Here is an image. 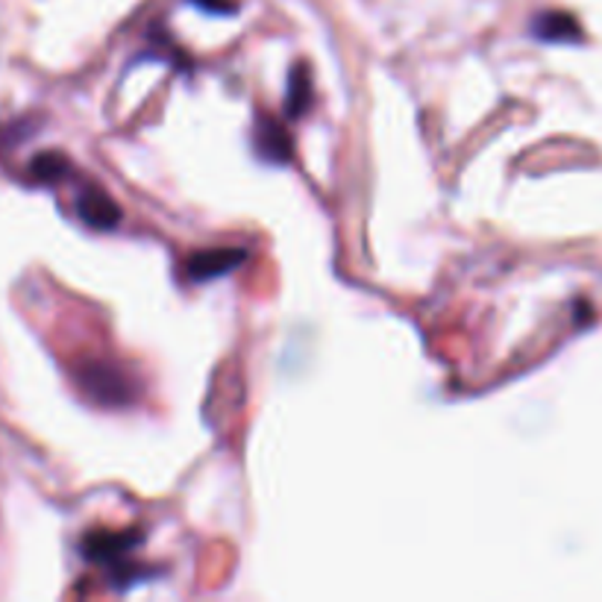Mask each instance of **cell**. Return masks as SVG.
I'll return each instance as SVG.
<instances>
[{
	"label": "cell",
	"instance_id": "6da1fadb",
	"mask_svg": "<svg viewBox=\"0 0 602 602\" xmlns=\"http://www.w3.org/2000/svg\"><path fill=\"white\" fill-rule=\"evenodd\" d=\"M245 250H229V247H218V250H204V253H195L186 262L188 280L204 282L215 280V277H224V273L236 271L238 264L245 262Z\"/></svg>",
	"mask_w": 602,
	"mask_h": 602
},
{
	"label": "cell",
	"instance_id": "7a4b0ae2",
	"mask_svg": "<svg viewBox=\"0 0 602 602\" xmlns=\"http://www.w3.org/2000/svg\"><path fill=\"white\" fill-rule=\"evenodd\" d=\"M76 212H80V218L94 229H112L121 221V209L115 206V200H112L110 195H103L101 188L94 186L80 195V200H76Z\"/></svg>",
	"mask_w": 602,
	"mask_h": 602
},
{
	"label": "cell",
	"instance_id": "3957f363",
	"mask_svg": "<svg viewBox=\"0 0 602 602\" xmlns=\"http://www.w3.org/2000/svg\"><path fill=\"white\" fill-rule=\"evenodd\" d=\"M138 534L129 532H112V534H92L89 541H85V559L92 561H112L121 559V556H127L129 547H136Z\"/></svg>",
	"mask_w": 602,
	"mask_h": 602
},
{
	"label": "cell",
	"instance_id": "277c9868",
	"mask_svg": "<svg viewBox=\"0 0 602 602\" xmlns=\"http://www.w3.org/2000/svg\"><path fill=\"white\" fill-rule=\"evenodd\" d=\"M256 147H259V153H262L264 159H273V162L291 159V138L286 136V129L271 118L259 121V129H256Z\"/></svg>",
	"mask_w": 602,
	"mask_h": 602
},
{
	"label": "cell",
	"instance_id": "5b68a950",
	"mask_svg": "<svg viewBox=\"0 0 602 602\" xmlns=\"http://www.w3.org/2000/svg\"><path fill=\"white\" fill-rule=\"evenodd\" d=\"M312 101V80H309V69L298 65L291 71V89H289V115H303Z\"/></svg>",
	"mask_w": 602,
	"mask_h": 602
},
{
	"label": "cell",
	"instance_id": "8992f818",
	"mask_svg": "<svg viewBox=\"0 0 602 602\" xmlns=\"http://www.w3.org/2000/svg\"><path fill=\"white\" fill-rule=\"evenodd\" d=\"M33 177L42 179V183H53V179H60L65 170H69V162L62 159L60 153H44L39 159L33 162Z\"/></svg>",
	"mask_w": 602,
	"mask_h": 602
},
{
	"label": "cell",
	"instance_id": "52a82bcc",
	"mask_svg": "<svg viewBox=\"0 0 602 602\" xmlns=\"http://www.w3.org/2000/svg\"><path fill=\"white\" fill-rule=\"evenodd\" d=\"M195 3H200L204 9H215V12H229L232 9L229 0H195Z\"/></svg>",
	"mask_w": 602,
	"mask_h": 602
}]
</instances>
